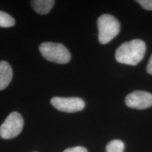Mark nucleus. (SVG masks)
I'll return each instance as SVG.
<instances>
[{
	"instance_id": "39448f33",
	"label": "nucleus",
	"mask_w": 152,
	"mask_h": 152,
	"mask_svg": "<svg viewBox=\"0 0 152 152\" xmlns=\"http://www.w3.org/2000/svg\"><path fill=\"white\" fill-rule=\"evenodd\" d=\"M51 104L58 111L66 113H75L80 111L85 108V102L78 97H59L52 98Z\"/></svg>"
},
{
	"instance_id": "0eeeda50",
	"label": "nucleus",
	"mask_w": 152,
	"mask_h": 152,
	"mask_svg": "<svg viewBox=\"0 0 152 152\" xmlns=\"http://www.w3.org/2000/svg\"><path fill=\"white\" fill-rule=\"evenodd\" d=\"M13 77V71L9 63L0 61V90L5 89L10 84Z\"/></svg>"
},
{
	"instance_id": "7ed1b4c3",
	"label": "nucleus",
	"mask_w": 152,
	"mask_h": 152,
	"mask_svg": "<svg viewBox=\"0 0 152 152\" xmlns=\"http://www.w3.org/2000/svg\"><path fill=\"white\" fill-rule=\"evenodd\" d=\"M99 41L101 44L109 43L120 32V23L111 14H103L97 20Z\"/></svg>"
},
{
	"instance_id": "20e7f679",
	"label": "nucleus",
	"mask_w": 152,
	"mask_h": 152,
	"mask_svg": "<svg viewBox=\"0 0 152 152\" xmlns=\"http://www.w3.org/2000/svg\"><path fill=\"white\" fill-rule=\"evenodd\" d=\"M23 124L21 115L18 112H12L0 126V136L6 140L16 137L22 131Z\"/></svg>"
},
{
	"instance_id": "f257e3e1",
	"label": "nucleus",
	"mask_w": 152,
	"mask_h": 152,
	"mask_svg": "<svg viewBox=\"0 0 152 152\" xmlns=\"http://www.w3.org/2000/svg\"><path fill=\"white\" fill-rule=\"evenodd\" d=\"M146 45L142 39H135L125 42L116 49L115 59L121 64L135 66L143 59Z\"/></svg>"
},
{
	"instance_id": "f03ea898",
	"label": "nucleus",
	"mask_w": 152,
	"mask_h": 152,
	"mask_svg": "<svg viewBox=\"0 0 152 152\" xmlns=\"http://www.w3.org/2000/svg\"><path fill=\"white\" fill-rule=\"evenodd\" d=\"M39 49L42 56L49 61L65 64L71 60V53L62 44L51 42H43L39 45Z\"/></svg>"
},
{
	"instance_id": "f8f14e48",
	"label": "nucleus",
	"mask_w": 152,
	"mask_h": 152,
	"mask_svg": "<svg viewBox=\"0 0 152 152\" xmlns=\"http://www.w3.org/2000/svg\"><path fill=\"white\" fill-rule=\"evenodd\" d=\"M63 152H87V149L86 148L77 146V147L68 148L64 150Z\"/></svg>"
},
{
	"instance_id": "1a4fd4ad",
	"label": "nucleus",
	"mask_w": 152,
	"mask_h": 152,
	"mask_svg": "<svg viewBox=\"0 0 152 152\" xmlns=\"http://www.w3.org/2000/svg\"><path fill=\"white\" fill-rule=\"evenodd\" d=\"M124 143L119 140H113L109 142L106 145V152H123Z\"/></svg>"
},
{
	"instance_id": "9b49d317",
	"label": "nucleus",
	"mask_w": 152,
	"mask_h": 152,
	"mask_svg": "<svg viewBox=\"0 0 152 152\" xmlns=\"http://www.w3.org/2000/svg\"><path fill=\"white\" fill-rule=\"evenodd\" d=\"M144 9L147 10H152V0H139L137 1Z\"/></svg>"
},
{
	"instance_id": "6e6552de",
	"label": "nucleus",
	"mask_w": 152,
	"mask_h": 152,
	"mask_svg": "<svg viewBox=\"0 0 152 152\" xmlns=\"http://www.w3.org/2000/svg\"><path fill=\"white\" fill-rule=\"evenodd\" d=\"M54 4V0H34L31 1V5L34 10L41 15L48 14L52 10Z\"/></svg>"
},
{
	"instance_id": "423d86ee",
	"label": "nucleus",
	"mask_w": 152,
	"mask_h": 152,
	"mask_svg": "<svg viewBox=\"0 0 152 152\" xmlns=\"http://www.w3.org/2000/svg\"><path fill=\"white\" fill-rule=\"evenodd\" d=\"M125 102L132 109H145L152 106V94L144 91H134L127 95Z\"/></svg>"
},
{
	"instance_id": "9d476101",
	"label": "nucleus",
	"mask_w": 152,
	"mask_h": 152,
	"mask_svg": "<svg viewBox=\"0 0 152 152\" xmlns=\"http://www.w3.org/2000/svg\"><path fill=\"white\" fill-rule=\"evenodd\" d=\"M15 19L12 16L7 13L0 11V27H12L15 25Z\"/></svg>"
},
{
	"instance_id": "ddd939ff",
	"label": "nucleus",
	"mask_w": 152,
	"mask_h": 152,
	"mask_svg": "<svg viewBox=\"0 0 152 152\" xmlns=\"http://www.w3.org/2000/svg\"><path fill=\"white\" fill-rule=\"evenodd\" d=\"M147 73L152 75V55L150 57L149 62H148L147 66Z\"/></svg>"
}]
</instances>
